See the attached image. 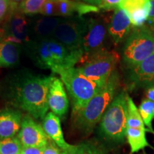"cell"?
<instances>
[{"label": "cell", "instance_id": "6da1fadb", "mask_svg": "<svg viewBox=\"0 0 154 154\" xmlns=\"http://www.w3.org/2000/svg\"><path fill=\"white\" fill-rule=\"evenodd\" d=\"M53 78L20 69L0 80V95L32 118L43 120L49 110L48 94Z\"/></svg>", "mask_w": 154, "mask_h": 154}, {"label": "cell", "instance_id": "7a4b0ae2", "mask_svg": "<svg viewBox=\"0 0 154 154\" xmlns=\"http://www.w3.org/2000/svg\"><path fill=\"white\" fill-rule=\"evenodd\" d=\"M26 50L34 64L53 73L74 67L83 57L82 51L69 49L52 38L31 40L26 44Z\"/></svg>", "mask_w": 154, "mask_h": 154}, {"label": "cell", "instance_id": "3957f363", "mask_svg": "<svg viewBox=\"0 0 154 154\" xmlns=\"http://www.w3.org/2000/svg\"><path fill=\"white\" fill-rule=\"evenodd\" d=\"M119 86L120 75L114 70L104 87L83 109L73 114L74 125L77 129L84 134L92 132L117 94Z\"/></svg>", "mask_w": 154, "mask_h": 154}, {"label": "cell", "instance_id": "277c9868", "mask_svg": "<svg viewBox=\"0 0 154 154\" xmlns=\"http://www.w3.org/2000/svg\"><path fill=\"white\" fill-rule=\"evenodd\" d=\"M127 97L125 91L117 94L99 122V136L108 146L122 145L126 138Z\"/></svg>", "mask_w": 154, "mask_h": 154}, {"label": "cell", "instance_id": "5b68a950", "mask_svg": "<svg viewBox=\"0 0 154 154\" xmlns=\"http://www.w3.org/2000/svg\"><path fill=\"white\" fill-rule=\"evenodd\" d=\"M72 100V114L78 112L103 88L88 79L75 67L57 72Z\"/></svg>", "mask_w": 154, "mask_h": 154}, {"label": "cell", "instance_id": "8992f818", "mask_svg": "<svg viewBox=\"0 0 154 154\" xmlns=\"http://www.w3.org/2000/svg\"><path fill=\"white\" fill-rule=\"evenodd\" d=\"M154 54V33L149 26L134 27L125 41L123 59L132 68Z\"/></svg>", "mask_w": 154, "mask_h": 154}, {"label": "cell", "instance_id": "52a82bcc", "mask_svg": "<svg viewBox=\"0 0 154 154\" xmlns=\"http://www.w3.org/2000/svg\"><path fill=\"white\" fill-rule=\"evenodd\" d=\"M119 60L118 54L106 49L89 57L82 58L80 61L82 65L76 69L99 87L103 88Z\"/></svg>", "mask_w": 154, "mask_h": 154}, {"label": "cell", "instance_id": "ba28073f", "mask_svg": "<svg viewBox=\"0 0 154 154\" xmlns=\"http://www.w3.org/2000/svg\"><path fill=\"white\" fill-rule=\"evenodd\" d=\"M88 23V21L82 17L63 19L54 32L51 38L69 49L82 51L83 38L87 30Z\"/></svg>", "mask_w": 154, "mask_h": 154}, {"label": "cell", "instance_id": "9c48e42d", "mask_svg": "<svg viewBox=\"0 0 154 154\" xmlns=\"http://www.w3.org/2000/svg\"><path fill=\"white\" fill-rule=\"evenodd\" d=\"M109 38L106 22L101 19H90L82 44V58L89 57L106 50V45Z\"/></svg>", "mask_w": 154, "mask_h": 154}, {"label": "cell", "instance_id": "30bf717a", "mask_svg": "<svg viewBox=\"0 0 154 154\" xmlns=\"http://www.w3.org/2000/svg\"><path fill=\"white\" fill-rule=\"evenodd\" d=\"M29 25L30 22L26 16L18 11L9 13L2 29L3 33L2 41L13 42L26 45L31 41Z\"/></svg>", "mask_w": 154, "mask_h": 154}, {"label": "cell", "instance_id": "8fae6325", "mask_svg": "<svg viewBox=\"0 0 154 154\" xmlns=\"http://www.w3.org/2000/svg\"><path fill=\"white\" fill-rule=\"evenodd\" d=\"M17 138L23 146L43 148L47 146L49 140L42 126L29 115L23 117Z\"/></svg>", "mask_w": 154, "mask_h": 154}, {"label": "cell", "instance_id": "7c38bea8", "mask_svg": "<svg viewBox=\"0 0 154 154\" xmlns=\"http://www.w3.org/2000/svg\"><path fill=\"white\" fill-rule=\"evenodd\" d=\"M131 19L128 13L123 9L118 7L108 24V32L109 38L115 45L126 41L133 29Z\"/></svg>", "mask_w": 154, "mask_h": 154}, {"label": "cell", "instance_id": "4fadbf2b", "mask_svg": "<svg viewBox=\"0 0 154 154\" xmlns=\"http://www.w3.org/2000/svg\"><path fill=\"white\" fill-rule=\"evenodd\" d=\"M48 105L51 112L60 119H64L69 107L64 85L61 79L54 76L48 94Z\"/></svg>", "mask_w": 154, "mask_h": 154}, {"label": "cell", "instance_id": "5bb4252c", "mask_svg": "<svg viewBox=\"0 0 154 154\" xmlns=\"http://www.w3.org/2000/svg\"><path fill=\"white\" fill-rule=\"evenodd\" d=\"M129 80L134 87L149 88L154 86V54L130 68Z\"/></svg>", "mask_w": 154, "mask_h": 154}, {"label": "cell", "instance_id": "9a60e30c", "mask_svg": "<svg viewBox=\"0 0 154 154\" xmlns=\"http://www.w3.org/2000/svg\"><path fill=\"white\" fill-rule=\"evenodd\" d=\"M22 113L14 109L0 110V139L15 137L21 128Z\"/></svg>", "mask_w": 154, "mask_h": 154}, {"label": "cell", "instance_id": "2e32d148", "mask_svg": "<svg viewBox=\"0 0 154 154\" xmlns=\"http://www.w3.org/2000/svg\"><path fill=\"white\" fill-rule=\"evenodd\" d=\"M42 126L48 138L54 142L63 152L66 151L72 146L65 140L61 129L60 118L54 113L49 112L47 113L42 121Z\"/></svg>", "mask_w": 154, "mask_h": 154}, {"label": "cell", "instance_id": "e0dca14e", "mask_svg": "<svg viewBox=\"0 0 154 154\" xmlns=\"http://www.w3.org/2000/svg\"><path fill=\"white\" fill-rule=\"evenodd\" d=\"M63 19L59 17H43L30 22L31 40H39L51 38L54 32Z\"/></svg>", "mask_w": 154, "mask_h": 154}, {"label": "cell", "instance_id": "ac0fdd59", "mask_svg": "<svg viewBox=\"0 0 154 154\" xmlns=\"http://www.w3.org/2000/svg\"><path fill=\"white\" fill-rule=\"evenodd\" d=\"M58 9V17H68L75 14L78 17L88 13L98 12L99 8L95 6L88 5L84 2H75L72 0H55Z\"/></svg>", "mask_w": 154, "mask_h": 154}, {"label": "cell", "instance_id": "d6986e66", "mask_svg": "<svg viewBox=\"0 0 154 154\" xmlns=\"http://www.w3.org/2000/svg\"><path fill=\"white\" fill-rule=\"evenodd\" d=\"M22 45L13 42H0V68H13L18 66Z\"/></svg>", "mask_w": 154, "mask_h": 154}, {"label": "cell", "instance_id": "ffe728a7", "mask_svg": "<svg viewBox=\"0 0 154 154\" xmlns=\"http://www.w3.org/2000/svg\"><path fill=\"white\" fill-rule=\"evenodd\" d=\"M146 130L134 128L127 126L126 139L129 144L131 153H138L146 147H151L146 136Z\"/></svg>", "mask_w": 154, "mask_h": 154}, {"label": "cell", "instance_id": "44dd1931", "mask_svg": "<svg viewBox=\"0 0 154 154\" xmlns=\"http://www.w3.org/2000/svg\"><path fill=\"white\" fill-rule=\"evenodd\" d=\"M127 126L146 130L138 109L128 95L127 97Z\"/></svg>", "mask_w": 154, "mask_h": 154}, {"label": "cell", "instance_id": "7402d4cb", "mask_svg": "<svg viewBox=\"0 0 154 154\" xmlns=\"http://www.w3.org/2000/svg\"><path fill=\"white\" fill-rule=\"evenodd\" d=\"M138 111L146 127V131L154 134L152 126V122L154 119V101L148 99H143L138 107Z\"/></svg>", "mask_w": 154, "mask_h": 154}, {"label": "cell", "instance_id": "603a6c76", "mask_svg": "<svg viewBox=\"0 0 154 154\" xmlns=\"http://www.w3.org/2000/svg\"><path fill=\"white\" fill-rule=\"evenodd\" d=\"M63 154H106L102 148L91 142H84L72 145Z\"/></svg>", "mask_w": 154, "mask_h": 154}, {"label": "cell", "instance_id": "cb8c5ba5", "mask_svg": "<svg viewBox=\"0 0 154 154\" xmlns=\"http://www.w3.org/2000/svg\"><path fill=\"white\" fill-rule=\"evenodd\" d=\"M22 146L18 138L0 139V154H20Z\"/></svg>", "mask_w": 154, "mask_h": 154}, {"label": "cell", "instance_id": "d4e9b609", "mask_svg": "<svg viewBox=\"0 0 154 154\" xmlns=\"http://www.w3.org/2000/svg\"><path fill=\"white\" fill-rule=\"evenodd\" d=\"M46 2L47 0H25L21 4L17 11L25 16L39 14Z\"/></svg>", "mask_w": 154, "mask_h": 154}, {"label": "cell", "instance_id": "484cf974", "mask_svg": "<svg viewBox=\"0 0 154 154\" xmlns=\"http://www.w3.org/2000/svg\"><path fill=\"white\" fill-rule=\"evenodd\" d=\"M150 9H151V3L149 2L143 8L135 11L131 14H128L133 27H140L145 25V23L149 19Z\"/></svg>", "mask_w": 154, "mask_h": 154}, {"label": "cell", "instance_id": "4316f807", "mask_svg": "<svg viewBox=\"0 0 154 154\" xmlns=\"http://www.w3.org/2000/svg\"><path fill=\"white\" fill-rule=\"evenodd\" d=\"M149 2L150 0H123L119 7L130 14L135 11L143 8Z\"/></svg>", "mask_w": 154, "mask_h": 154}, {"label": "cell", "instance_id": "83f0119b", "mask_svg": "<svg viewBox=\"0 0 154 154\" xmlns=\"http://www.w3.org/2000/svg\"><path fill=\"white\" fill-rule=\"evenodd\" d=\"M39 14L43 17H58V9L55 0H47L42 7Z\"/></svg>", "mask_w": 154, "mask_h": 154}, {"label": "cell", "instance_id": "f1b7e54d", "mask_svg": "<svg viewBox=\"0 0 154 154\" xmlns=\"http://www.w3.org/2000/svg\"><path fill=\"white\" fill-rule=\"evenodd\" d=\"M43 154H63V151L52 140H49L47 146L44 147Z\"/></svg>", "mask_w": 154, "mask_h": 154}, {"label": "cell", "instance_id": "f546056e", "mask_svg": "<svg viewBox=\"0 0 154 154\" xmlns=\"http://www.w3.org/2000/svg\"><path fill=\"white\" fill-rule=\"evenodd\" d=\"M123 0H101L99 9L110 10L118 8Z\"/></svg>", "mask_w": 154, "mask_h": 154}, {"label": "cell", "instance_id": "4dcf8cb0", "mask_svg": "<svg viewBox=\"0 0 154 154\" xmlns=\"http://www.w3.org/2000/svg\"><path fill=\"white\" fill-rule=\"evenodd\" d=\"M9 13V0H0V24L5 20Z\"/></svg>", "mask_w": 154, "mask_h": 154}, {"label": "cell", "instance_id": "1f68e13d", "mask_svg": "<svg viewBox=\"0 0 154 154\" xmlns=\"http://www.w3.org/2000/svg\"><path fill=\"white\" fill-rule=\"evenodd\" d=\"M44 147L34 146H22L20 154H43Z\"/></svg>", "mask_w": 154, "mask_h": 154}, {"label": "cell", "instance_id": "d6a6232c", "mask_svg": "<svg viewBox=\"0 0 154 154\" xmlns=\"http://www.w3.org/2000/svg\"><path fill=\"white\" fill-rule=\"evenodd\" d=\"M151 3V9L149 11V16L148 19L149 26L151 28H154V0H150Z\"/></svg>", "mask_w": 154, "mask_h": 154}, {"label": "cell", "instance_id": "836d02e7", "mask_svg": "<svg viewBox=\"0 0 154 154\" xmlns=\"http://www.w3.org/2000/svg\"><path fill=\"white\" fill-rule=\"evenodd\" d=\"M25 0H9V13L15 12L18 10L19 7Z\"/></svg>", "mask_w": 154, "mask_h": 154}, {"label": "cell", "instance_id": "e575fe53", "mask_svg": "<svg viewBox=\"0 0 154 154\" xmlns=\"http://www.w3.org/2000/svg\"><path fill=\"white\" fill-rule=\"evenodd\" d=\"M146 95L148 99L151 100L152 101H154V86L146 89Z\"/></svg>", "mask_w": 154, "mask_h": 154}, {"label": "cell", "instance_id": "d590c367", "mask_svg": "<svg viewBox=\"0 0 154 154\" xmlns=\"http://www.w3.org/2000/svg\"><path fill=\"white\" fill-rule=\"evenodd\" d=\"M81 1L84 2V3L88 4V5L95 6V7H97L99 8L101 0H81Z\"/></svg>", "mask_w": 154, "mask_h": 154}, {"label": "cell", "instance_id": "8d00e7d4", "mask_svg": "<svg viewBox=\"0 0 154 154\" xmlns=\"http://www.w3.org/2000/svg\"><path fill=\"white\" fill-rule=\"evenodd\" d=\"M2 37H3V33H2V31L1 29L0 30V42H1L2 40Z\"/></svg>", "mask_w": 154, "mask_h": 154}, {"label": "cell", "instance_id": "74e56055", "mask_svg": "<svg viewBox=\"0 0 154 154\" xmlns=\"http://www.w3.org/2000/svg\"><path fill=\"white\" fill-rule=\"evenodd\" d=\"M150 28H151V27H150ZM151 29L152 31H153V33H154V28H151Z\"/></svg>", "mask_w": 154, "mask_h": 154}, {"label": "cell", "instance_id": "f35d334b", "mask_svg": "<svg viewBox=\"0 0 154 154\" xmlns=\"http://www.w3.org/2000/svg\"><path fill=\"white\" fill-rule=\"evenodd\" d=\"M140 154H144V153H140Z\"/></svg>", "mask_w": 154, "mask_h": 154}]
</instances>
